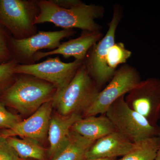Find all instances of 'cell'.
<instances>
[{
	"mask_svg": "<svg viewBox=\"0 0 160 160\" xmlns=\"http://www.w3.org/2000/svg\"><path fill=\"white\" fill-rule=\"evenodd\" d=\"M141 81L139 72L134 67L127 64L120 66L109 82L99 92L82 118L105 114L115 101L128 93Z\"/></svg>",
	"mask_w": 160,
	"mask_h": 160,
	"instance_id": "52a82bcc",
	"label": "cell"
},
{
	"mask_svg": "<svg viewBox=\"0 0 160 160\" xmlns=\"http://www.w3.org/2000/svg\"><path fill=\"white\" fill-rule=\"evenodd\" d=\"M89 160H117V158H104L94 159Z\"/></svg>",
	"mask_w": 160,
	"mask_h": 160,
	"instance_id": "d4e9b609",
	"label": "cell"
},
{
	"mask_svg": "<svg viewBox=\"0 0 160 160\" xmlns=\"http://www.w3.org/2000/svg\"><path fill=\"white\" fill-rule=\"evenodd\" d=\"M0 160H22L7 139L0 136Z\"/></svg>",
	"mask_w": 160,
	"mask_h": 160,
	"instance_id": "7402d4cb",
	"label": "cell"
},
{
	"mask_svg": "<svg viewBox=\"0 0 160 160\" xmlns=\"http://www.w3.org/2000/svg\"><path fill=\"white\" fill-rule=\"evenodd\" d=\"M71 130L83 137L96 141L117 131L106 114L82 118L73 124Z\"/></svg>",
	"mask_w": 160,
	"mask_h": 160,
	"instance_id": "9a60e30c",
	"label": "cell"
},
{
	"mask_svg": "<svg viewBox=\"0 0 160 160\" xmlns=\"http://www.w3.org/2000/svg\"><path fill=\"white\" fill-rule=\"evenodd\" d=\"M123 15L122 6L118 4L114 5L112 18L108 24V31L90 48L84 61L88 73L101 91L112 78L106 66V57L109 48L115 43L116 32Z\"/></svg>",
	"mask_w": 160,
	"mask_h": 160,
	"instance_id": "8992f818",
	"label": "cell"
},
{
	"mask_svg": "<svg viewBox=\"0 0 160 160\" xmlns=\"http://www.w3.org/2000/svg\"><path fill=\"white\" fill-rule=\"evenodd\" d=\"M18 64L14 59L6 62L0 63V87L8 82L16 74L15 68Z\"/></svg>",
	"mask_w": 160,
	"mask_h": 160,
	"instance_id": "44dd1931",
	"label": "cell"
},
{
	"mask_svg": "<svg viewBox=\"0 0 160 160\" xmlns=\"http://www.w3.org/2000/svg\"><path fill=\"white\" fill-rule=\"evenodd\" d=\"M100 91L83 63L70 82L55 95L52 106L62 115L78 114L82 117Z\"/></svg>",
	"mask_w": 160,
	"mask_h": 160,
	"instance_id": "3957f363",
	"label": "cell"
},
{
	"mask_svg": "<svg viewBox=\"0 0 160 160\" xmlns=\"http://www.w3.org/2000/svg\"><path fill=\"white\" fill-rule=\"evenodd\" d=\"M52 101L43 104L28 118L21 121L11 129H6L0 133L4 138L19 137L42 141L48 135L52 111Z\"/></svg>",
	"mask_w": 160,
	"mask_h": 160,
	"instance_id": "8fae6325",
	"label": "cell"
},
{
	"mask_svg": "<svg viewBox=\"0 0 160 160\" xmlns=\"http://www.w3.org/2000/svg\"><path fill=\"white\" fill-rule=\"evenodd\" d=\"M125 101L129 107L144 117L152 126L160 119V79L142 80L127 93Z\"/></svg>",
	"mask_w": 160,
	"mask_h": 160,
	"instance_id": "9c48e42d",
	"label": "cell"
},
{
	"mask_svg": "<svg viewBox=\"0 0 160 160\" xmlns=\"http://www.w3.org/2000/svg\"><path fill=\"white\" fill-rule=\"evenodd\" d=\"M21 121L18 116L8 111L0 102V128L5 130L11 129Z\"/></svg>",
	"mask_w": 160,
	"mask_h": 160,
	"instance_id": "ffe728a7",
	"label": "cell"
},
{
	"mask_svg": "<svg viewBox=\"0 0 160 160\" xmlns=\"http://www.w3.org/2000/svg\"><path fill=\"white\" fill-rule=\"evenodd\" d=\"M11 53L7 45V39L5 33L0 28V63L10 61Z\"/></svg>",
	"mask_w": 160,
	"mask_h": 160,
	"instance_id": "603a6c76",
	"label": "cell"
},
{
	"mask_svg": "<svg viewBox=\"0 0 160 160\" xmlns=\"http://www.w3.org/2000/svg\"><path fill=\"white\" fill-rule=\"evenodd\" d=\"M117 131L132 143L155 137H160V126H152L142 116L126 104L125 96L109 106L105 113Z\"/></svg>",
	"mask_w": 160,
	"mask_h": 160,
	"instance_id": "277c9868",
	"label": "cell"
},
{
	"mask_svg": "<svg viewBox=\"0 0 160 160\" xmlns=\"http://www.w3.org/2000/svg\"><path fill=\"white\" fill-rule=\"evenodd\" d=\"M55 5L65 9H71L84 3L80 0H51Z\"/></svg>",
	"mask_w": 160,
	"mask_h": 160,
	"instance_id": "cb8c5ba5",
	"label": "cell"
},
{
	"mask_svg": "<svg viewBox=\"0 0 160 160\" xmlns=\"http://www.w3.org/2000/svg\"><path fill=\"white\" fill-rule=\"evenodd\" d=\"M6 139L21 158L45 160V149L37 140L29 138H18L17 137H12Z\"/></svg>",
	"mask_w": 160,
	"mask_h": 160,
	"instance_id": "e0dca14e",
	"label": "cell"
},
{
	"mask_svg": "<svg viewBox=\"0 0 160 160\" xmlns=\"http://www.w3.org/2000/svg\"><path fill=\"white\" fill-rule=\"evenodd\" d=\"M95 142L71 130L67 145L51 160H86V152Z\"/></svg>",
	"mask_w": 160,
	"mask_h": 160,
	"instance_id": "2e32d148",
	"label": "cell"
},
{
	"mask_svg": "<svg viewBox=\"0 0 160 160\" xmlns=\"http://www.w3.org/2000/svg\"><path fill=\"white\" fill-rule=\"evenodd\" d=\"M82 118L80 115L64 116L57 112L51 115L48 132L49 143L48 154L51 160L67 145L72 127Z\"/></svg>",
	"mask_w": 160,
	"mask_h": 160,
	"instance_id": "5bb4252c",
	"label": "cell"
},
{
	"mask_svg": "<svg viewBox=\"0 0 160 160\" xmlns=\"http://www.w3.org/2000/svg\"><path fill=\"white\" fill-rule=\"evenodd\" d=\"M76 32L73 29H64L58 31H39L36 34L23 39L12 38L10 43L19 64L31 65L36 63L35 53L42 49H57L61 40L73 36Z\"/></svg>",
	"mask_w": 160,
	"mask_h": 160,
	"instance_id": "30bf717a",
	"label": "cell"
},
{
	"mask_svg": "<svg viewBox=\"0 0 160 160\" xmlns=\"http://www.w3.org/2000/svg\"><path fill=\"white\" fill-rule=\"evenodd\" d=\"M19 74L3 95L6 104L22 114L29 115L53 100L57 91L54 85L32 76Z\"/></svg>",
	"mask_w": 160,
	"mask_h": 160,
	"instance_id": "7a4b0ae2",
	"label": "cell"
},
{
	"mask_svg": "<svg viewBox=\"0 0 160 160\" xmlns=\"http://www.w3.org/2000/svg\"></svg>",
	"mask_w": 160,
	"mask_h": 160,
	"instance_id": "4316f807",
	"label": "cell"
},
{
	"mask_svg": "<svg viewBox=\"0 0 160 160\" xmlns=\"http://www.w3.org/2000/svg\"><path fill=\"white\" fill-rule=\"evenodd\" d=\"M39 12L37 0H0V23L16 39L37 33L34 21Z\"/></svg>",
	"mask_w": 160,
	"mask_h": 160,
	"instance_id": "5b68a950",
	"label": "cell"
},
{
	"mask_svg": "<svg viewBox=\"0 0 160 160\" xmlns=\"http://www.w3.org/2000/svg\"><path fill=\"white\" fill-rule=\"evenodd\" d=\"M103 37L101 31H82L79 37L61 43L57 49L35 53V62L49 56L61 55L65 58L73 57L75 60L84 61L89 49Z\"/></svg>",
	"mask_w": 160,
	"mask_h": 160,
	"instance_id": "7c38bea8",
	"label": "cell"
},
{
	"mask_svg": "<svg viewBox=\"0 0 160 160\" xmlns=\"http://www.w3.org/2000/svg\"><path fill=\"white\" fill-rule=\"evenodd\" d=\"M132 52L126 49L122 42L115 43L108 52L106 58V65L108 72L112 78L118 69V66L126 64L131 57Z\"/></svg>",
	"mask_w": 160,
	"mask_h": 160,
	"instance_id": "d6986e66",
	"label": "cell"
},
{
	"mask_svg": "<svg viewBox=\"0 0 160 160\" xmlns=\"http://www.w3.org/2000/svg\"><path fill=\"white\" fill-rule=\"evenodd\" d=\"M84 61L75 60L71 62L65 63L58 57L49 58L41 63L18 64L14 72L15 74L29 75L51 83L56 87L57 94L70 82Z\"/></svg>",
	"mask_w": 160,
	"mask_h": 160,
	"instance_id": "ba28073f",
	"label": "cell"
},
{
	"mask_svg": "<svg viewBox=\"0 0 160 160\" xmlns=\"http://www.w3.org/2000/svg\"><path fill=\"white\" fill-rule=\"evenodd\" d=\"M133 143L116 131L96 141L86 154V160L123 157L132 149Z\"/></svg>",
	"mask_w": 160,
	"mask_h": 160,
	"instance_id": "4fadbf2b",
	"label": "cell"
},
{
	"mask_svg": "<svg viewBox=\"0 0 160 160\" xmlns=\"http://www.w3.org/2000/svg\"><path fill=\"white\" fill-rule=\"evenodd\" d=\"M160 146V137L147 138L133 143L132 149L118 160H154Z\"/></svg>",
	"mask_w": 160,
	"mask_h": 160,
	"instance_id": "ac0fdd59",
	"label": "cell"
},
{
	"mask_svg": "<svg viewBox=\"0 0 160 160\" xmlns=\"http://www.w3.org/2000/svg\"><path fill=\"white\" fill-rule=\"evenodd\" d=\"M154 160H160V146L159 148L158 149L157 153L156 156Z\"/></svg>",
	"mask_w": 160,
	"mask_h": 160,
	"instance_id": "484cf974",
	"label": "cell"
},
{
	"mask_svg": "<svg viewBox=\"0 0 160 160\" xmlns=\"http://www.w3.org/2000/svg\"><path fill=\"white\" fill-rule=\"evenodd\" d=\"M40 9L34 24L52 23L64 29L78 28L82 31H101L102 26L95 22L104 17L105 9L99 5L83 3L71 9L55 5L51 0H37Z\"/></svg>",
	"mask_w": 160,
	"mask_h": 160,
	"instance_id": "6da1fadb",
	"label": "cell"
}]
</instances>
